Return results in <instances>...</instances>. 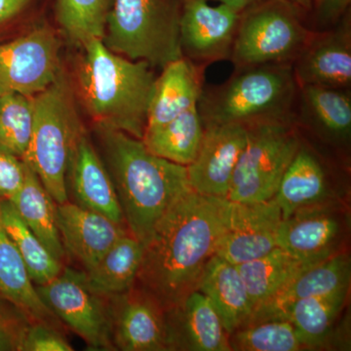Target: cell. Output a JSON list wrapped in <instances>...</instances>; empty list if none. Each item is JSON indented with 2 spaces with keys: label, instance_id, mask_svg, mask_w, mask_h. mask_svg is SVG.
I'll return each instance as SVG.
<instances>
[{
  "label": "cell",
  "instance_id": "36",
  "mask_svg": "<svg viewBox=\"0 0 351 351\" xmlns=\"http://www.w3.org/2000/svg\"><path fill=\"white\" fill-rule=\"evenodd\" d=\"M73 346L56 327L32 322L25 327L19 351H71Z\"/></svg>",
  "mask_w": 351,
  "mask_h": 351
},
{
  "label": "cell",
  "instance_id": "7",
  "mask_svg": "<svg viewBox=\"0 0 351 351\" xmlns=\"http://www.w3.org/2000/svg\"><path fill=\"white\" fill-rule=\"evenodd\" d=\"M290 0H260L242 12L230 61L235 69L293 64L314 32Z\"/></svg>",
  "mask_w": 351,
  "mask_h": 351
},
{
  "label": "cell",
  "instance_id": "30",
  "mask_svg": "<svg viewBox=\"0 0 351 351\" xmlns=\"http://www.w3.org/2000/svg\"><path fill=\"white\" fill-rule=\"evenodd\" d=\"M113 0H54L53 22L66 44L82 47L94 39L103 40Z\"/></svg>",
  "mask_w": 351,
  "mask_h": 351
},
{
  "label": "cell",
  "instance_id": "3",
  "mask_svg": "<svg viewBox=\"0 0 351 351\" xmlns=\"http://www.w3.org/2000/svg\"><path fill=\"white\" fill-rule=\"evenodd\" d=\"M94 129L128 232L145 245L171 205L193 191L186 166L154 156L142 140L123 132Z\"/></svg>",
  "mask_w": 351,
  "mask_h": 351
},
{
  "label": "cell",
  "instance_id": "21",
  "mask_svg": "<svg viewBox=\"0 0 351 351\" xmlns=\"http://www.w3.org/2000/svg\"><path fill=\"white\" fill-rule=\"evenodd\" d=\"M295 123L330 144H348L351 137V90L300 85Z\"/></svg>",
  "mask_w": 351,
  "mask_h": 351
},
{
  "label": "cell",
  "instance_id": "39",
  "mask_svg": "<svg viewBox=\"0 0 351 351\" xmlns=\"http://www.w3.org/2000/svg\"><path fill=\"white\" fill-rule=\"evenodd\" d=\"M350 2L351 0H313L317 29L325 31L336 25L350 11Z\"/></svg>",
  "mask_w": 351,
  "mask_h": 351
},
{
  "label": "cell",
  "instance_id": "34",
  "mask_svg": "<svg viewBox=\"0 0 351 351\" xmlns=\"http://www.w3.org/2000/svg\"><path fill=\"white\" fill-rule=\"evenodd\" d=\"M232 351L304 350L292 323L270 319L252 323L228 336Z\"/></svg>",
  "mask_w": 351,
  "mask_h": 351
},
{
  "label": "cell",
  "instance_id": "2",
  "mask_svg": "<svg viewBox=\"0 0 351 351\" xmlns=\"http://www.w3.org/2000/svg\"><path fill=\"white\" fill-rule=\"evenodd\" d=\"M75 50L64 68L80 112L94 128L142 140L157 77L154 68L112 52L101 39Z\"/></svg>",
  "mask_w": 351,
  "mask_h": 351
},
{
  "label": "cell",
  "instance_id": "8",
  "mask_svg": "<svg viewBox=\"0 0 351 351\" xmlns=\"http://www.w3.org/2000/svg\"><path fill=\"white\" fill-rule=\"evenodd\" d=\"M228 200L253 203L272 199L292 161L301 135L295 121H274L247 127Z\"/></svg>",
  "mask_w": 351,
  "mask_h": 351
},
{
  "label": "cell",
  "instance_id": "32",
  "mask_svg": "<svg viewBox=\"0 0 351 351\" xmlns=\"http://www.w3.org/2000/svg\"><path fill=\"white\" fill-rule=\"evenodd\" d=\"M2 223L23 258L36 286L49 282L61 274L63 263L58 261L32 232L9 200L0 199Z\"/></svg>",
  "mask_w": 351,
  "mask_h": 351
},
{
  "label": "cell",
  "instance_id": "41",
  "mask_svg": "<svg viewBox=\"0 0 351 351\" xmlns=\"http://www.w3.org/2000/svg\"><path fill=\"white\" fill-rule=\"evenodd\" d=\"M295 6L299 7L302 12H309L313 8V0H290Z\"/></svg>",
  "mask_w": 351,
  "mask_h": 351
},
{
  "label": "cell",
  "instance_id": "27",
  "mask_svg": "<svg viewBox=\"0 0 351 351\" xmlns=\"http://www.w3.org/2000/svg\"><path fill=\"white\" fill-rule=\"evenodd\" d=\"M144 245L130 232L120 237L95 267L85 272L87 285L104 298L134 287L142 263Z\"/></svg>",
  "mask_w": 351,
  "mask_h": 351
},
{
  "label": "cell",
  "instance_id": "23",
  "mask_svg": "<svg viewBox=\"0 0 351 351\" xmlns=\"http://www.w3.org/2000/svg\"><path fill=\"white\" fill-rule=\"evenodd\" d=\"M331 195L327 166L313 149L300 141L274 197L280 208L282 219L302 208L331 200Z\"/></svg>",
  "mask_w": 351,
  "mask_h": 351
},
{
  "label": "cell",
  "instance_id": "15",
  "mask_svg": "<svg viewBox=\"0 0 351 351\" xmlns=\"http://www.w3.org/2000/svg\"><path fill=\"white\" fill-rule=\"evenodd\" d=\"M240 124L204 125L195 160L186 166L189 184L198 195L228 199L233 174L247 142Z\"/></svg>",
  "mask_w": 351,
  "mask_h": 351
},
{
  "label": "cell",
  "instance_id": "22",
  "mask_svg": "<svg viewBox=\"0 0 351 351\" xmlns=\"http://www.w3.org/2000/svg\"><path fill=\"white\" fill-rule=\"evenodd\" d=\"M205 69L186 57L164 66L154 83L145 131L158 128L198 105Z\"/></svg>",
  "mask_w": 351,
  "mask_h": 351
},
{
  "label": "cell",
  "instance_id": "24",
  "mask_svg": "<svg viewBox=\"0 0 351 351\" xmlns=\"http://www.w3.org/2000/svg\"><path fill=\"white\" fill-rule=\"evenodd\" d=\"M197 290L213 304L228 336L250 320L253 304L237 265L215 254L205 265Z\"/></svg>",
  "mask_w": 351,
  "mask_h": 351
},
{
  "label": "cell",
  "instance_id": "18",
  "mask_svg": "<svg viewBox=\"0 0 351 351\" xmlns=\"http://www.w3.org/2000/svg\"><path fill=\"white\" fill-rule=\"evenodd\" d=\"M58 230L66 254L88 271L115 242L129 233L126 226L68 200L56 203Z\"/></svg>",
  "mask_w": 351,
  "mask_h": 351
},
{
  "label": "cell",
  "instance_id": "16",
  "mask_svg": "<svg viewBox=\"0 0 351 351\" xmlns=\"http://www.w3.org/2000/svg\"><path fill=\"white\" fill-rule=\"evenodd\" d=\"M66 191L80 206L126 226L119 196L107 166L83 124L73 143L66 176Z\"/></svg>",
  "mask_w": 351,
  "mask_h": 351
},
{
  "label": "cell",
  "instance_id": "29",
  "mask_svg": "<svg viewBox=\"0 0 351 351\" xmlns=\"http://www.w3.org/2000/svg\"><path fill=\"white\" fill-rule=\"evenodd\" d=\"M204 134L197 106L168 123L145 132L142 141L154 156L188 166L195 160Z\"/></svg>",
  "mask_w": 351,
  "mask_h": 351
},
{
  "label": "cell",
  "instance_id": "1",
  "mask_svg": "<svg viewBox=\"0 0 351 351\" xmlns=\"http://www.w3.org/2000/svg\"><path fill=\"white\" fill-rule=\"evenodd\" d=\"M230 201L191 191L157 221L144 245L136 287L164 311L184 301L199 285L205 265L225 232Z\"/></svg>",
  "mask_w": 351,
  "mask_h": 351
},
{
  "label": "cell",
  "instance_id": "38",
  "mask_svg": "<svg viewBox=\"0 0 351 351\" xmlns=\"http://www.w3.org/2000/svg\"><path fill=\"white\" fill-rule=\"evenodd\" d=\"M0 299V351H19L21 339L29 320L18 311H8Z\"/></svg>",
  "mask_w": 351,
  "mask_h": 351
},
{
  "label": "cell",
  "instance_id": "9",
  "mask_svg": "<svg viewBox=\"0 0 351 351\" xmlns=\"http://www.w3.org/2000/svg\"><path fill=\"white\" fill-rule=\"evenodd\" d=\"M66 41L50 19L19 38L0 43V89L34 97L63 69Z\"/></svg>",
  "mask_w": 351,
  "mask_h": 351
},
{
  "label": "cell",
  "instance_id": "4",
  "mask_svg": "<svg viewBox=\"0 0 351 351\" xmlns=\"http://www.w3.org/2000/svg\"><path fill=\"white\" fill-rule=\"evenodd\" d=\"M299 87L293 64L235 69L223 84L203 89L198 112L203 125L295 121Z\"/></svg>",
  "mask_w": 351,
  "mask_h": 351
},
{
  "label": "cell",
  "instance_id": "31",
  "mask_svg": "<svg viewBox=\"0 0 351 351\" xmlns=\"http://www.w3.org/2000/svg\"><path fill=\"white\" fill-rule=\"evenodd\" d=\"M311 265L313 263H302L276 247L267 255L237 265V267L248 291L254 311Z\"/></svg>",
  "mask_w": 351,
  "mask_h": 351
},
{
  "label": "cell",
  "instance_id": "14",
  "mask_svg": "<svg viewBox=\"0 0 351 351\" xmlns=\"http://www.w3.org/2000/svg\"><path fill=\"white\" fill-rule=\"evenodd\" d=\"M281 221L282 214L274 198L253 203L230 201L228 226L216 255L233 265L267 255L277 247Z\"/></svg>",
  "mask_w": 351,
  "mask_h": 351
},
{
  "label": "cell",
  "instance_id": "12",
  "mask_svg": "<svg viewBox=\"0 0 351 351\" xmlns=\"http://www.w3.org/2000/svg\"><path fill=\"white\" fill-rule=\"evenodd\" d=\"M346 230L343 212L329 200L282 219L277 247L302 263H315L341 252Z\"/></svg>",
  "mask_w": 351,
  "mask_h": 351
},
{
  "label": "cell",
  "instance_id": "10",
  "mask_svg": "<svg viewBox=\"0 0 351 351\" xmlns=\"http://www.w3.org/2000/svg\"><path fill=\"white\" fill-rule=\"evenodd\" d=\"M36 289L58 320L80 336L88 348L115 350L110 336L107 299L89 288L84 271L64 267L59 276Z\"/></svg>",
  "mask_w": 351,
  "mask_h": 351
},
{
  "label": "cell",
  "instance_id": "11",
  "mask_svg": "<svg viewBox=\"0 0 351 351\" xmlns=\"http://www.w3.org/2000/svg\"><path fill=\"white\" fill-rule=\"evenodd\" d=\"M242 13L225 4L181 0L180 40L184 57L196 64L230 61Z\"/></svg>",
  "mask_w": 351,
  "mask_h": 351
},
{
  "label": "cell",
  "instance_id": "35",
  "mask_svg": "<svg viewBox=\"0 0 351 351\" xmlns=\"http://www.w3.org/2000/svg\"><path fill=\"white\" fill-rule=\"evenodd\" d=\"M54 0H0V43L27 34L52 16Z\"/></svg>",
  "mask_w": 351,
  "mask_h": 351
},
{
  "label": "cell",
  "instance_id": "13",
  "mask_svg": "<svg viewBox=\"0 0 351 351\" xmlns=\"http://www.w3.org/2000/svg\"><path fill=\"white\" fill-rule=\"evenodd\" d=\"M114 350L169 351L165 311L140 288L106 298Z\"/></svg>",
  "mask_w": 351,
  "mask_h": 351
},
{
  "label": "cell",
  "instance_id": "20",
  "mask_svg": "<svg viewBox=\"0 0 351 351\" xmlns=\"http://www.w3.org/2000/svg\"><path fill=\"white\" fill-rule=\"evenodd\" d=\"M350 274V258L348 254L341 252L313 263L298 274L274 297L258 306L247 325L265 320L283 319L289 307L300 300L348 290Z\"/></svg>",
  "mask_w": 351,
  "mask_h": 351
},
{
  "label": "cell",
  "instance_id": "37",
  "mask_svg": "<svg viewBox=\"0 0 351 351\" xmlns=\"http://www.w3.org/2000/svg\"><path fill=\"white\" fill-rule=\"evenodd\" d=\"M25 176L24 161L0 151V199H12L19 193Z\"/></svg>",
  "mask_w": 351,
  "mask_h": 351
},
{
  "label": "cell",
  "instance_id": "26",
  "mask_svg": "<svg viewBox=\"0 0 351 351\" xmlns=\"http://www.w3.org/2000/svg\"><path fill=\"white\" fill-rule=\"evenodd\" d=\"M25 166L24 184L10 202L48 251L63 263L66 254L58 230L56 202L36 173L27 164Z\"/></svg>",
  "mask_w": 351,
  "mask_h": 351
},
{
  "label": "cell",
  "instance_id": "5",
  "mask_svg": "<svg viewBox=\"0 0 351 351\" xmlns=\"http://www.w3.org/2000/svg\"><path fill=\"white\" fill-rule=\"evenodd\" d=\"M34 127L22 160L58 204L69 200L66 176L69 156L84 124L69 85L64 64L56 80L32 97Z\"/></svg>",
  "mask_w": 351,
  "mask_h": 351
},
{
  "label": "cell",
  "instance_id": "17",
  "mask_svg": "<svg viewBox=\"0 0 351 351\" xmlns=\"http://www.w3.org/2000/svg\"><path fill=\"white\" fill-rule=\"evenodd\" d=\"M293 69L299 85L351 90L350 11L330 29L314 32Z\"/></svg>",
  "mask_w": 351,
  "mask_h": 351
},
{
  "label": "cell",
  "instance_id": "40",
  "mask_svg": "<svg viewBox=\"0 0 351 351\" xmlns=\"http://www.w3.org/2000/svg\"><path fill=\"white\" fill-rule=\"evenodd\" d=\"M205 1H210V0H205ZM214 1L225 4V5L242 13L247 10V9L250 8L251 6H253L254 4L257 3L260 0H214Z\"/></svg>",
  "mask_w": 351,
  "mask_h": 351
},
{
  "label": "cell",
  "instance_id": "33",
  "mask_svg": "<svg viewBox=\"0 0 351 351\" xmlns=\"http://www.w3.org/2000/svg\"><path fill=\"white\" fill-rule=\"evenodd\" d=\"M34 127L32 97L5 92L0 98V151L23 158Z\"/></svg>",
  "mask_w": 351,
  "mask_h": 351
},
{
  "label": "cell",
  "instance_id": "19",
  "mask_svg": "<svg viewBox=\"0 0 351 351\" xmlns=\"http://www.w3.org/2000/svg\"><path fill=\"white\" fill-rule=\"evenodd\" d=\"M165 318L169 351H232L218 311L200 291L165 311Z\"/></svg>",
  "mask_w": 351,
  "mask_h": 351
},
{
  "label": "cell",
  "instance_id": "6",
  "mask_svg": "<svg viewBox=\"0 0 351 351\" xmlns=\"http://www.w3.org/2000/svg\"><path fill=\"white\" fill-rule=\"evenodd\" d=\"M180 15L181 0H113L103 43L120 56L162 69L184 57Z\"/></svg>",
  "mask_w": 351,
  "mask_h": 351
},
{
  "label": "cell",
  "instance_id": "42",
  "mask_svg": "<svg viewBox=\"0 0 351 351\" xmlns=\"http://www.w3.org/2000/svg\"><path fill=\"white\" fill-rule=\"evenodd\" d=\"M5 93V91H3V90L0 89V98H1L2 95Z\"/></svg>",
  "mask_w": 351,
  "mask_h": 351
},
{
  "label": "cell",
  "instance_id": "25",
  "mask_svg": "<svg viewBox=\"0 0 351 351\" xmlns=\"http://www.w3.org/2000/svg\"><path fill=\"white\" fill-rule=\"evenodd\" d=\"M0 299L16 307L32 322L58 326L60 322L39 297L29 271L7 234L0 212Z\"/></svg>",
  "mask_w": 351,
  "mask_h": 351
},
{
  "label": "cell",
  "instance_id": "28",
  "mask_svg": "<svg viewBox=\"0 0 351 351\" xmlns=\"http://www.w3.org/2000/svg\"><path fill=\"white\" fill-rule=\"evenodd\" d=\"M348 293L350 289L306 298L289 307L283 319L292 323L304 350L323 348L329 341Z\"/></svg>",
  "mask_w": 351,
  "mask_h": 351
}]
</instances>
